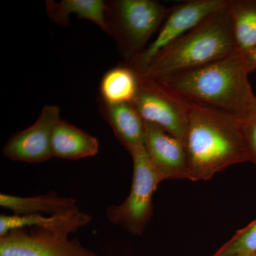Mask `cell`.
Wrapping results in <instances>:
<instances>
[{
    "label": "cell",
    "instance_id": "obj_8",
    "mask_svg": "<svg viewBox=\"0 0 256 256\" xmlns=\"http://www.w3.org/2000/svg\"><path fill=\"white\" fill-rule=\"evenodd\" d=\"M0 256H96L84 248L78 240L30 228L16 229L0 238Z\"/></svg>",
    "mask_w": 256,
    "mask_h": 256
},
{
    "label": "cell",
    "instance_id": "obj_4",
    "mask_svg": "<svg viewBox=\"0 0 256 256\" xmlns=\"http://www.w3.org/2000/svg\"><path fill=\"white\" fill-rule=\"evenodd\" d=\"M109 34L117 42L126 63L140 56L161 28L170 9L154 0L107 1Z\"/></svg>",
    "mask_w": 256,
    "mask_h": 256
},
{
    "label": "cell",
    "instance_id": "obj_12",
    "mask_svg": "<svg viewBox=\"0 0 256 256\" xmlns=\"http://www.w3.org/2000/svg\"><path fill=\"white\" fill-rule=\"evenodd\" d=\"M100 112L130 154L144 146L146 122L132 104L108 105L101 102Z\"/></svg>",
    "mask_w": 256,
    "mask_h": 256
},
{
    "label": "cell",
    "instance_id": "obj_19",
    "mask_svg": "<svg viewBox=\"0 0 256 256\" xmlns=\"http://www.w3.org/2000/svg\"><path fill=\"white\" fill-rule=\"evenodd\" d=\"M242 128L250 162L256 165V111L242 120Z\"/></svg>",
    "mask_w": 256,
    "mask_h": 256
},
{
    "label": "cell",
    "instance_id": "obj_6",
    "mask_svg": "<svg viewBox=\"0 0 256 256\" xmlns=\"http://www.w3.org/2000/svg\"><path fill=\"white\" fill-rule=\"evenodd\" d=\"M132 104L144 122L185 142L191 108L188 102L156 80L140 77L139 90Z\"/></svg>",
    "mask_w": 256,
    "mask_h": 256
},
{
    "label": "cell",
    "instance_id": "obj_7",
    "mask_svg": "<svg viewBox=\"0 0 256 256\" xmlns=\"http://www.w3.org/2000/svg\"><path fill=\"white\" fill-rule=\"evenodd\" d=\"M228 0H192L170 8L158 36L136 60L126 63L138 74L158 54L228 4Z\"/></svg>",
    "mask_w": 256,
    "mask_h": 256
},
{
    "label": "cell",
    "instance_id": "obj_1",
    "mask_svg": "<svg viewBox=\"0 0 256 256\" xmlns=\"http://www.w3.org/2000/svg\"><path fill=\"white\" fill-rule=\"evenodd\" d=\"M244 56L236 52L204 66L156 80L188 102L244 120L256 111Z\"/></svg>",
    "mask_w": 256,
    "mask_h": 256
},
{
    "label": "cell",
    "instance_id": "obj_17",
    "mask_svg": "<svg viewBox=\"0 0 256 256\" xmlns=\"http://www.w3.org/2000/svg\"><path fill=\"white\" fill-rule=\"evenodd\" d=\"M234 40L242 54L256 46V0H229Z\"/></svg>",
    "mask_w": 256,
    "mask_h": 256
},
{
    "label": "cell",
    "instance_id": "obj_10",
    "mask_svg": "<svg viewBox=\"0 0 256 256\" xmlns=\"http://www.w3.org/2000/svg\"><path fill=\"white\" fill-rule=\"evenodd\" d=\"M144 148L163 181L190 180V164L185 142L154 124L146 122Z\"/></svg>",
    "mask_w": 256,
    "mask_h": 256
},
{
    "label": "cell",
    "instance_id": "obj_5",
    "mask_svg": "<svg viewBox=\"0 0 256 256\" xmlns=\"http://www.w3.org/2000/svg\"><path fill=\"white\" fill-rule=\"evenodd\" d=\"M133 175L130 192L126 200L118 206L107 210L109 222L119 226L134 236L146 230L153 214V195L162 178L146 154L144 146L130 153Z\"/></svg>",
    "mask_w": 256,
    "mask_h": 256
},
{
    "label": "cell",
    "instance_id": "obj_14",
    "mask_svg": "<svg viewBox=\"0 0 256 256\" xmlns=\"http://www.w3.org/2000/svg\"><path fill=\"white\" fill-rule=\"evenodd\" d=\"M47 14L50 21L58 26H70V15L76 14L79 20L92 22L107 34H110L107 20V1L102 0H62L60 2L48 0Z\"/></svg>",
    "mask_w": 256,
    "mask_h": 256
},
{
    "label": "cell",
    "instance_id": "obj_15",
    "mask_svg": "<svg viewBox=\"0 0 256 256\" xmlns=\"http://www.w3.org/2000/svg\"><path fill=\"white\" fill-rule=\"evenodd\" d=\"M74 198L58 196L54 192L38 196L22 197L1 194L0 206L12 210L18 216L46 214L48 215L67 213L77 208Z\"/></svg>",
    "mask_w": 256,
    "mask_h": 256
},
{
    "label": "cell",
    "instance_id": "obj_20",
    "mask_svg": "<svg viewBox=\"0 0 256 256\" xmlns=\"http://www.w3.org/2000/svg\"><path fill=\"white\" fill-rule=\"evenodd\" d=\"M246 63L250 73L256 69V46L252 50L244 54Z\"/></svg>",
    "mask_w": 256,
    "mask_h": 256
},
{
    "label": "cell",
    "instance_id": "obj_9",
    "mask_svg": "<svg viewBox=\"0 0 256 256\" xmlns=\"http://www.w3.org/2000/svg\"><path fill=\"white\" fill-rule=\"evenodd\" d=\"M60 108L46 106L40 118L31 127L16 133L2 150L3 154L13 161L41 164L53 158L52 137L60 122Z\"/></svg>",
    "mask_w": 256,
    "mask_h": 256
},
{
    "label": "cell",
    "instance_id": "obj_2",
    "mask_svg": "<svg viewBox=\"0 0 256 256\" xmlns=\"http://www.w3.org/2000/svg\"><path fill=\"white\" fill-rule=\"evenodd\" d=\"M185 144L190 181H208L229 166L250 162L242 120L228 114L191 106Z\"/></svg>",
    "mask_w": 256,
    "mask_h": 256
},
{
    "label": "cell",
    "instance_id": "obj_3",
    "mask_svg": "<svg viewBox=\"0 0 256 256\" xmlns=\"http://www.w3.org/2000/svg\"><path fill=\"white\" fill-rule=\"evenodd\" d=\"M228 3L158 54L139 73L140 77L160 80L200 68L238 52Z\"/></svg>",
    "mask_w": 256,
    "mask_h": 256
},
{
    "label": "cell",
    "instance_id": "obj_11",
    "mask_svg": "<svg viewBox=\"0 0 256 256\" xmlns=\"http://www.w3.org/2000/svg\"><path fill=\"white\" fill-rule=\"evenodd\" d=\"M90 215L82 213L78 208L58 214L0 216V238L16 229L38 228L62 236L68 237L92 222Z\"/></svg>",
    "mask_w": 256,
    "mask_h": 256
},
{
    "label": "cell",
    "instance_id": "obj_18",
    "mask_svg": "<svg viewBox=\"0 0 256 256\" xmlns=\"http://www.w3.org/2000/svg\"><path fill=\"white\" fill-rule=\"evenodd\" d=\"M213 256H256V220L238 230Z\"/></svg>",
    "mask_w": 256,
    "mask_h": 256
},
{
    "label": "cell",
    "instance_id": "obj_16",
    "mask_svg": "<svg viewBox=\"0 0 256 256\" xmlns=\"http://www.w3.org/2000/svg\"><path fill=\"white\" fill-rule=\"evenodd\" d=\"M139 86V74L124 62L107 72L101 80V102L108 105L132 104Z\"/></svg>",
    "mask_w": 256,
    "mask_h": 256
},
{
    "label": "cell",
    "instance_id": "obj_13",
    "mask_svg": "<svg viewBox=\"0 0 256 256\" xmlns=\"http://www.w3.org/2000/svg\"><path fill=\"white\" fill-rule=\"evenodd\" d=\"M99 148L97 138L73 124L60 120L56 126L52 142L53 158L69 160L92 158L98 154Z\"/></svg>",
    "mask_w": 256,
    "mask_h": 256
}]
</instances>
